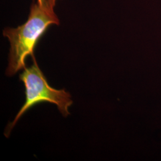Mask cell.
Here are the masks:
<instances>
[{
	"instance_id": "cell-2",
	"label": "cell",
	"mask_w": 161,
	"mask_h": 161,
	"mask_svg": "<svg viewBox=\"0 0 161 161\" xmlns=\"http://www.w3.org/2000/svg\"><path fill=\"white\" fill-rule=\"evenodd\" d=\"M32 58V65L29 68H25L19 75V79L23 82L25 88L26 100L14 121L7 125L4 132L7 137L9 136L13 128L20 117L35 104L42 102L54 104L64 116L67 117L70 115L69 107L73 103L70 94L64 89L56 90L50 86L34 56Z\"/></svg>"
},
{
	"instance_id": "cell-1",
	"label": "cell",
	"mask_w": 161,
	"mask_h": 161,
	"mask_svg": "<svg viewBox=\"0 0 161 161\" xmlns=\"http://www.w3.org/2000/svg\"><path fill=\"white\" fill-rule=\"evenodd\" d=\"M59 23L54 10L45 9L36 2L32 4L29 17L25 23L16 28L4 29L3 35L10 44L6 75L12 76L25 69L26 58L34 56V51L37 43L48 27Z\"/></svg>"
},
{
	"instance_id": "cell-3",
	"label": "cell",
	"mask_w": 161,
	"mask_h": 161,
	"mask_svg": "<svg viewBox=\"0 0 161 161\" xmlns=\"http://www.w3.org/2000/svg\"><path fill=\"white\" fill-rule=\"evenodd\" d=\"M57 1L58 0H36V2L41 7L45 9L54 10Z\"/></svg>"
}]
</instances>
